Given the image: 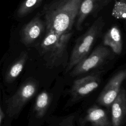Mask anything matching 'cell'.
<instances>
[{"instance_id":"52a82bcc","label":"cell","mask_w":126,"mask_h":126,"mask_svg":"<svg viewBox=\"0 0 126 126\" xmlns=\"http://www.w3.org/2000/svg\"><path fill=\"white\" fill-rule=\"evenodd\" d=\"M44 30V23L40 17L37 15L22 29L20 34L21 41L26 45H30L40 36Z\"/></svg>"},{"instance_id":"ba28073f","label":"cell","mask_w":126,"mask_h":126,"mask_svg":"<svg viewBox=\"0 0 126 126\" xmlns=\"http://www.w3.org/2000/svg\"><path fill=\"white\" fill-rule=\"evenodd\" d=\"M112 126H121L124 123L126 113V94L122 88L117 96L111 104Z\"/></svg>"},{"instance_id":"5bb4252c","label":"cell","mask_w":126,"mask_h":126,"mask_svg":"<svg viewBox=\"0 0 126 126\" xmlns=\"http://www.w3.org/2000/svg\"><path fill=\"white\" fill-rule=\"evenodd\" d=\"M43 0H25L20 5L17 11L19 17H24L38 7Z\"/></svg>"},{"instance_id":"7a4b0ae2","label":"cell","mask_w":126,"mask_h":126,"mask_svg":"<svg viewBox=\"0 0 126 126\" xmlns=\"http://www.w3.org/2000/svg\"><path fill=\"white\" fill-rule=\"evenodd\" d=\"M105 24L103 18H97L88 30L80 36L75 43L66 65L65 72L71 70L82 60L88 56L92 47L101 35Z\"/></svg>"},{"instance_id":"2e32d148","label":"cell","mask_w":126,"mask_h":126,"mask_svg":"<svg viewBox=\"0 0 126 126\" xmlns=\"http://www.w3.org/2000/svg\"><path fill=\"white\" fill-rule=\"evenodd\" d=\"M3 116H4V115H3L2 110L1 108L0 104V126H1V123H2V121L3 118Z\"/></svg>"},{"instance_id":"8992f818","label":"cell","mask_w":126,"mask_h":126,"mask_svg":"<svg viewBox=\"0 0 126 126\" xmlns=\"http://www.w3.org/2000/svg\"><path fill=\"white\" fill-rule=\"evenodd\" d=\"M101 82L100 73L93 74L74 81L70 90L73 100H78L98 88Z\"/></svg>"},{"instance_id":"5b68a950","label":"cell","mask_w":126,"mask_h":126,"mask_svg":"<svg viewBox=\"0 0 126 126\" xmlns=\"http://www.w3.org/2000/svg\"><path fill=\"white\" fill-rule=\"evenodd\" d=\"M126 77V71L123 69L117 72L107 82L97 98L100 105L109 107L117 96L121 86Z\"/></svg>"},{"instance_id":"8fae6325","label":"cell","mask_w":126,"mask_h":126,"mask_svg":"<svg viewBox=\"0 0 126 126\" xmlns=\"http://www.w3.org/2000/svg\"><path fill=\"white\" fill-rule=\"evenodd\" d=\"M96 3V0H82L78 10L76 21V28L78 31H81L82 25L85 20L94 10Z\"/></svg>"},{"instance_id":"9c48e42d","label":"cell","mask_w":126,"mask_h":126,"mask_svg":"<svg viewBox=\"0 0 126 126\" xmlns=\"http://www.w3.org/2000/svg\"><path fill=\"white\" fill-rule=\"evenodd\" d=\"M83 122L90 123L92 126H112L106 111L96 105L88 109Z\"/></svg>"},{"instance_id":"e0dca14e","label":"cell","mask_w":126,"mask_h":126,"mask_svg":"<svg viewBox=\"0 0 126 126\" xmlns=\"http://www.w3.org/2000/svg\"><path fill=\"white\" fill-rule=\"evenodd\" d=\"M108 0H96V2H97V1H108Z\"/></svg>"},{"instance_id":"6da1fadb","label":"cell","mask_w":126,"mask_h":126,"mask_svg":"<svg viewBox=\"0 0 126 126\" xmlns=\"http://www.w3.org/2000/svg\"><path fill=\"white\" fill-rule=\"evenodd\" d=\"M82 1L53 0L43 8L45 33L38 50L40 56L52 65L66 62L67 45Z\"/></svg>"},{"instance_id":"4fadbf2b","label":"cell","mask_w":126,"mask_h":126,"mask_svg":"<svg viewBox=\"0 0 126 126\" xmlns=\"http://www.w3.org/2000/svg\"><path fill=\"white\" fill-rule=\"evenodd\" d=\"M50 101V95L46 91H43L37 95L34 104L33 111L38 117H42L45 115Z\"/></svg>"},{"instance_id":"ac0fdd59","label":"cell","mask_w":126,"mask_h":126,"mask_svg":"<svg viewBox=\"0 0 126 126\" xmlns=\"http://www.w3.org/2000/svg\"><path fill=\"white\" fill-rule=\"evenodd\" d=\"M125 0L126 1V0Z\"/></svg>"},{"instance_id":"9a60e30c","label":"cell","mask_w":126,"mask_h":126,"mask_svg":"<svg viewBox=\"0 0 126 126\" xmlns=\"http://www.w3.org/2000/svg\"><path fill=\"white\" fill-rule=\"evenodd\" d=\"M112 14L115 18L125 20L126 17V1L123 0L117 1L114 5Z\"/></svg>"},{"instance_id":"277c9868","label":"cell","mask_w":126,"mask_h":126,"mask_svg":"<svg viewBox=\"0 0 126 126\" xmlns=\"http://www.w3.org/2000/svg\"><path fill=\"white\" fill-rule=\"evenodd\" d=\"M111 57L108 48L99 45L91 54L82 60L72 69L70 75L72 77L86 73L104 63Z\"/></svg>"},{"instance_id":"3957f363","label":"cell","mask_w":126,"mask_h":126,"mask_svg":"<svg viewBox=\"0 0 126 126\" xmlns=\"http://www.w3.org/2000/svg\"><path fill=\"white\" fill-rule=\"evenodd\" d=\"M38 87V82L34 79L25 81L7 100V115L11 118L17 116L25 104L35 94Z\"/></svg>"},{"instance_id":"7c38bea8","label":"cell","mask_w":126,"mask_h":126,"mask_svg":"<svg viewBox=\"0 0 126 126\" xmlns=\"http://www.w3.org/2000/svg\"><path fill=\"white\" fill-rule=\"evenodd\" d=\"M28 54L26 52H23L17 60L11 65L5 75V81L11 83L14 81L22 71L26 61Z\"/></svg>"},{"instance_id":"30bf717a","label":"cell","mask_w":126,"mask_h":126,"mask_svg":"<svg viewBox=\"0 0 126 126\" xmlns=\"http://www.w3.org/2000/svg\"><path fill=\"white\" fill-rule=\"evenodd\" d=\"M103 44L110 47L114 53L121 54L123 50V39L121 31L117 26H112L105 33L103 37Z\"/></svg>"}]
</instances>
